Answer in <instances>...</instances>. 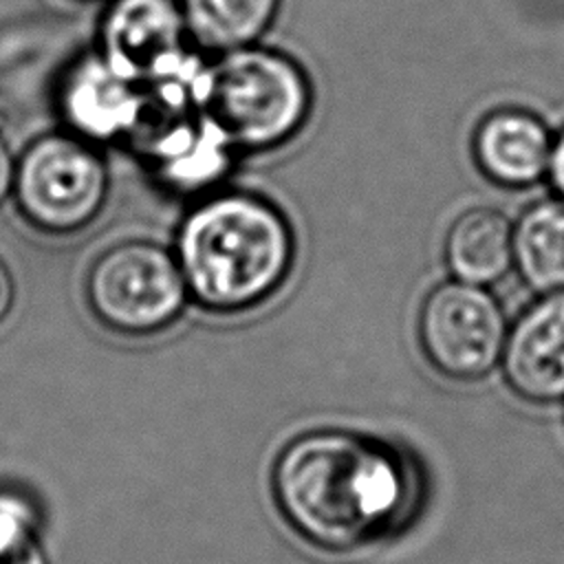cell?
Listing matches in <instances>:
<instances>
[{"label":"cell","mask_w":564,"mask_h":564,"mask_svg":"<svg viewBox=\"0 0 564 564\" xmlns=\"http://www.w3.org/2000/svg\"><path fill=\"white\" fill-rule=\"evenodd\" d=\"M289 527L324 551H355L405 529L423 498V478L405 452L346 430L300 434L271 471Z\"/></svg>","instance_id":"6da1fadb"},{"label":"cell","mask_w":564,"mask_h":564,"mask_svg":"<svg viewBox=\"0 0 564 564\" xmlns=\"http://www.w3.org/2000/svg\"><path fill=\"white\" fill-rule=\"evenodd\" d=\"M174 256L194 302L214 313H240L286 282L295 238L273 203L249 192H216L181 220Z\"/></svg>","instance_id":"7a4b0ae2"},{"label":"cell","mask_w":564,"mask_h":564,"mask_svg":"<svg viewBox=\"0 0 564 564\" xmlns=\"http://www.w3.org/2000/svg\"><path fill=\"white\" fill-rule=\"evenodd\" d=\"M200 112L236 152H267L291 141L311 115V82L289 55L258 44L203 64Z\"/></svg>","instance_id":"3957f363"},{"label":"cell","mask_w":564,"mask_h":564,"mask_svg":"<svg viewBox=\"0 0 564 564\" xmlns=\"http://www.w3.org/2000/svg\"><path fill=\"white\" fill-rule=\"evenodd\" d=\"M110 194V170L99 145L53 130L35 137L15 159L11 198L20 218L44 236L90 227Z\"/></svg>","instance_id":"277c9868"},{"label":"cell","mask_w":564,"mask_h":564,"mask_svg":"<svg viewBox=\"0 0 564 564\" xmlns=\"http://www.w3.org/2000/svg\"><path fill=\"white\" fill-rule=\"evenodd\" d=\"M95 319L121 335H152L181 315L189 293L174 251L132 238L104 249L86 273Z\"/></svg>","instance_id":"5b68a950"},{"label":"cell","mask_w":564,"mask_h":564,"mask_svg":"<svg viewBox=\"0 0 564 564\" xmlns=\"http://www.w3.org/2000/svg\"><path fill=\"white\" fill-rule=\"evenodd\" d=\"M507 317L498 300L478 284L445 280L419 311V341L427 361L452 379H478L502 357Z\"/></svg>","instance_id":"8992f818"},{"label":"cell","mask_w":564,"mask_h":564,"mask_svg":"<svg viewBox=\"0 0 564 564\" xmlns=\"http://www.w3.org/2000/svg\"><path fill=\"white\" fill-rule=\"evenodd\" d=\"M187 42L178 0H110L95 48L115 70L148 88L200 68Z\"/></svg>","instance_id":"52a82bcc"},{"label":"cell","mask_w":564,"mask_h":564,"mask_svg":"<svg viewBox=\"0 0 564 564\" xmlns=\"http://www.w3.org/2000/svg\"><path fill=\"white\" fill-rule=\"evenodd\" d=\"M150 106L148 88L115 70L97 48L73 59L55 88L64 130L95 145L134 143Z\"/></svg>","instance_id":"ba28073f"},{"label":"cell","mask_w":564,"mask_h":564,"mask_svg":"<svg viewBox=\"0 0 564 564\" xmlns=\"http://www.w3.org/2000/svg\"><path fill=\"white\" fill-rule=\"evenodd\" d=\"M500 364L518 397L540 405L564 403V291L538 295L518 315Z\"/></svg>","instance_id":"9c48e42d"},{"label":"cell","mask_w":564,"mask_h":564,"mask_svg":"<svg viewBox=\"0 0 564 564\" xmlns=\"http://www.w3.org/2000/svg\"><path fill=\"white\" fill-rule=\"evenodd\" d=\"M551 128L531 110L496 108L474 128L471 156L485 178L505 189H527L546 181L553 150Z\"/></svg>","instance_id":"30bf717a"},{"label":"cell","mask_w":564,"mask_h":564,"mask_svg":"<svg viewBox=\"0 0 564 564\" xmlns=\"http://www.w3.org/2000/svg\"><path fill=\"white\" fill-rule=\"evenodd\" d=\"M443 253L456 280L494 284L513 267V223L494 207H469L449 225Z\"/></svg>","instance_id":"8fae6325"},{"label":"cell","mask_w":564,"mask_h":564,"mask_svg":"<svg viewBox=\"0 0 564 564\" xmlns=\"http://www.w3.org/2000/svg\"><path fill=\"white\" fill-rule=\"evenodd\" d=\"M513 269L535 295L564 291V200H538L513 223Z\"/></svg>","instance_id":"7c38bea8"},{"label":"cell","mask_w":564,"mask_h":564,"mask_svg":"<svg viewBox=\"0 0 564 564\" xmlns=\"http://www.w3.org/2000/svg\"><path fill=\"white\" fill-rule=\"evenodd\" d=\"M194 44L227 53L256 44L273 24L280 0H178Z\"/></svg>","instance_id":"4fadbf2b"},{"label":"cell","mask_w":564,"mask_h":564,"mask_svg":"<svg viewBox=\"0 0 564 564\" xmlns=\"http://www.w3.org/2000/svg\"><path fill=\"white\" fill-rule=\"evenodd\" d=\"M546 181L553 189V196L564 200V128H560L553 137V150L551 161L546 170Z\"/></svg>","instance_id":"5bb4252c"},{"label":"cell","mask_w":564,"mask_h":564,"mask_svg":"<svg viewBox=\"0 0 564 564\" xmlns=\"http://www.w3.org/2000/svg\"><path fill=\"white\" fill-rule=\"evenodd\" d=\"M13 172H15V156L11 154L7 139L0 134V207L11 198Z\"/></svg>","instance_id":"9a60e30c"},{"label":"cell","mask_w":564,"mask_h":564,"mask_svg":"<svg viewBox=\"0 0 564 564\" xmlns=\"http://www.w3.org/2000/svg\"><path fill=\"white\" fill-rule=\"evenodd\" d=\"M15 304V280L9 264L0 258V324L7 319Z\"/></svg>","instance_id":"2e32d148"}]
</instances>
